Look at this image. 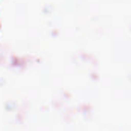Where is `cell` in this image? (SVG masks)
Returning a JSON list of instances; mask_svg holds the SVG:
<instances>
[]
</instances>
